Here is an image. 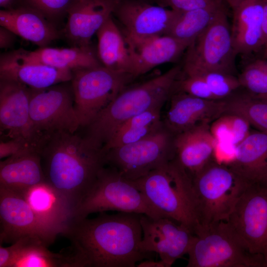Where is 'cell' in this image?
<instances>
[{
    "label": "cell",
    "mask_w": 267,
    "mask_h": 267,
    "mask_svg": "<svg viewBox=\"0 0 267 267\" xmlns=\"http://www.w3.org/2000/svg\"><path fill=\"white\" fill-rule=\"evenodd\" d=\"M181 72L182 65H177L141 83L127 86L84 128V135L93 146L103 149L124 122L147 110L163 106L174 91Z\"/></svg>",
    "instance_id": "obj_3"
},
{
    "label": "cell",
    "mask_w": 267,
    "mask_h": 267,
    "mask_svg": "<svg viewBox=\"0 0 267 267\" xmlns=\"http://www.w3.org/2000/svg\"><path fill=\"white\" fill-rule=\"evenodd\" d=\"M170 98V107L163 123L174 135L199 123H210L225 112L224 99H204L182 91H174Z\"/></svg>",
    "instance_id": "obj_19"
},
{
    "label": "cell",
    "mask_w": 267,
    "mask_h": 267,
    "mask_svg": "<svg viewBox=\"0 0 267 267\" xmlns=\"http://www.w3.org/2000/svg\"><path fill=\"white\" fill-rule=\"evenodd\" d=\"M108 211L144 214L152 218L166 217L151 204L133 180L109 166L99 171L91 188L76 208L73 220Z\"/></svg>",
    "instance_id": "obj_6"
},
{
    "label": "cell",
    "mask_w": 267,
    "mask_h": 267,
    "mask_svg": "<svg viewBox=\"0 0 267 267\" xmlns=\"http://www.w3.org/2000/svg\"><path fill=\"white\" fill-rule=\"evenodd\" d=\"M114 0H73L63 37L71 46L92 47L91 38L112 15Z\"/></svg>",
    "instance_id": "obj_18"
},
{
    "label": "cell",
    "mask_w": 267,
    "mask_h": 267,
    "mask_svg": "<svg viewBox=\"0 0 267 267\" xmlns=\"http://www.w3.org/2000/svg\"><path fill=\"white\" fill-rule=\"evenodd\" d=\"M139 0L147 1V0Z\"/></svg>",
    "instance_id": "obj_51"
},
{
    "label": "cell",
    "mask_w": 267,
    "mask_h": 267,
    "mask_svg": "<svg viewBox=\"0 0 267 267\" xmlns=\"http://www.w3.org/2000/svg\"><path fill=\"white\" fill-rule=\"evenodd\" d=\"M29 91L30 116L38 132L43 135L77 132L80 125L70 81L43 89L29 88Z\"/></svg>",
    "instance_id": "obj_12"
},
{
    "label": "cell",
    "mask_w": 267,
    "mask_h": 267,
    "mask_svg": "<svg viewBox=\"0 0 267 267\" xmlns=\"http://www.w3.org/2000/svg\"><path fill=\"white\" fill-rule=\"evenodd\" d=\"M197 203L198 228L225 221L243 192L252 182L213 160L192 177Z\"/></svg>",
    "instance_id": "obj_5"
},
{
    "label": "cell",
    "mask_w": 267,
    "mask_h": 267,
    "mask_svg": "<svg viewBox=\"0 0 267 267\" xmlns=\"http://www.w3.org/2000/svg\"><path fill=\"white\" fill-rule=\"evenodd\" d=\"M241 88L252 96L267 97V59L257 58L249 60L238 76Z\"/></svg>",
    "instance_id": "obj_33"
},
{
    "label": "cell",
    "mask_w": 267,
    "mask_h": 267,
    "mask_svg": "<svg viewBox=\"0 0 267 267\" xmlns=\"http://www.w3.org/2000/svg\"><path fill=\"white\" fill-rule=\"evenodd\" d=\"M142 229L141 249L158 254L167 267L187 254L195 234L187 226L167 217L152 218L140 214Z\"/></svg>",
    "instance_id": "obj_15"
},
{
    "label": "cell",
    "mask_w": 267,
    "mask_h": 267,
    "mask_svg": "<svg viewBox=\"0 0 267 267\" xmlns=\"http://www.w3.org/2000/svg\"><path fill=\"white\" fill-rule=\"evenodd\" d=\"M210 127L202 122L174 136L176 158L192 177L213 160L216 140Z\"/></svg>",
    "instance_id": "obj_24"
},
{
    "label": "cell",
    "mask_w": 267,
    "mask_h": 267,
    "mask_svg": "<svg viewBox=\"0 0 267 267\" xmlns=\"http://www.w3.org/2000/svg\"><path fill=\"white\" fill-rule=\"evenodd\" d=\"M174 91L184 92L204 99L218 100L201 78L196 75H185L182 72L176 82Z\"/></svg>",
    "instance_id": "obj_36"
},
{
    "label": "cell",
    "mask_w": 267,
    "mask_h": 267,
    "mask_svg": "<svg viewBox=\"0 0 267 267\" xmlns=\"http://www.w3.org/2000/svg\"><path fill=\"white\" fill-rule=\"evenodd\" d=\"M263 28L264 38V53L267 51V0H263Z\"/></svg>",
    "instance_id": "obj_45"
},
{
    "label": "cell",
    "mask_w": 267,
    "mask_h": 267,
    "mask_svg": "<svg viewBox=\"0 0 267 267\" xmlns=\"http://www.w3.org/2000/svg\"><path fill=\"white\" fill-rule=\"evenodd\" d=\"M25 5L24 0H0V6L4 10H13Z\"/></svg>",
    "instance_id": "obj_44"
},
{
    "label": "cell",
    "mask_w": 267,
    "mask_h": 267,
    "mask_svg": "<svg viewBox=\"0 0 267 267\" xmlns=\"http://www.w3.org/2000/svg\"><path fill=\"white\" fill-rule=\"evenodd\" d=\"M25 5L36 10L57 26L67 15L73 0H24Z\"/></svg>",
    "instance_id": "obj_35"
},
{
    "label": "cell",
    "mask_w": 267,
    "mask_h": 267,
    "mask_svg": "<svg viewBox=\"0 0 267 267\" xmlns=\"http://www.w3.org/2000/svg\"><path fill=\"white\" fill-rule=\"evenodd\" d=\"M263 57L267 59V51L264 53Z\"/></svg>",
    "instance_id": "obj_50"
},
{
    "label": "cell",
    "mask_w": 267,
    "mask_h": 267,
    "mask_svg": "<svg viewBox=\"0 0 267 267\" xmlns=\"http://www.w3.org/2000/svg\"><path fill=\"white\" fill-rule=\"evenodd\" d=\"M210 132L216 140L232 142V134L228 115L218 117L210 127Z\"/></svg>",
    "instance_id": "obj_41"
},
{
    "label": "cell",
    "mask_w": 267,
    "mask_h": 267,
    "mask_svg": "<svg viewBox=\"0 0 267 267\" xmlns=\"http://www.w3.org/2000/svg\"><path fill=\"white\" fill-rule=\"evenodd\" d=\"M230 124L232 134V142L238 145L250 133L251 124L243 117L234 114H227Z\"/></svg>",
    "instance_id": "obj_40"
},
{
    "label": "cell",
    "mask_w": 267,
    "mask_h": 267,
    "mask_svg": "<svg viewBox=\"0 0 267 267\" xmlns=\"http://www.w3.org/2000/svg\"><path fill=\"white\" fill-rule=\"evenodd\" d=\"M150 3L180 12L203 8L221 0H147Z\"/></svg>",
    "instance_id": "obj_38"
},
{
    "label": "cell",
    "mask_w": 267,
    "mask_h": 267,
    "mask_svg": "<svg viewBox=\"0 0 267 267\" xmlns=\"http://www.w3.org/2000/svg\"><path fill=\"white\" fill-rule=\"evenodd\" d=\"M226 5L224 1L221 0L207 7L181 12L165 35L190 45Z\"/></svg>",
    "instance_id": "obj_30"
},
{
    "label": "cell",
    "mask_w": 267,
    "mask_h": 267,
    "mask_svg": "<svg viewBox=\"0 0 267 267\" xmlns=\"http://www.w3.org/2000/svg\"><path fill=\"white\" fill-rule=\"evenodd\" d=\"M224 100V114L241 116L259 131L267 133V98L255 97L245 92L234 93Z\"/></svg>",
    "instance_id": "obj_31"
},
{
    "label": "cell",
    "mask_w": 267,
    "mask_h": 267,
    "mask_svg": "<svg viewBox=\"0 0 267 267\" xmlns=\"http://www.w3.org/2000/svg\"><path fill=\"white\" fill-rule=\"evenodd\" d=\"M267 98V97H266V98Z\"/></svg>",
    "instance_id": "obj_52"
},
{
    "label": "cell",
    "mask_w": 267,
    "mask_h": 267,
    "mask_svg": "<svg viewBox=\"0 0 267 267\" xmlns=\"http://www.w3.org/2000/svg\"><path fill=\"white\" fill-rule=\"evenodd\" d=\"M28 149L34 150L16 140H1L0 143V158H7Z\"/></svg>",
    "instance_id": "obj_42"
},
{
    "label": "cell",
    "mask_w": 267,
    "mask_h": 267,
    "mask_svg": "<svg viewBox=\"0 0 267 267\" xmlns=\"http://www.w3.org/2000/svg\"><path fill=\"white\" fill-rule=\"evenodd\" d=\"M163 106L140 113L122 124L115 131L103 150L135 142L158 131L164 125L161 119Z\"/></svg>",
    "instance_id": "obj_29"
},
{
    "label": "cell",
    "mask_w": 267,
    "mask_h": 267,
    "mask_svg": "<svg viewBox=\"0 0 267 267\" xmlns=\"http://www.w3.org/2000/svg\"><path fill=\"white\" fill-rule=\"evenodd\" d=\"M97 55L102 65L133 75V64L122 31L111 15L97 32Z\"/></svg>",
    "instance_id": "obj_26"
},
{
    "label": "cell",
    "mask_w": 267,
    "mask_h": 267,
    "mask_svg": "<svg viewBox=\"0 0 267 267\" xmlns=\"http://www.w3.org/2000/svg\"><path fill=\"white\" fill-rule=\"evenodd\" d=\"M49 228L63 235L74 220L69 202L46 181L28 189L22 196Z\"/></svg>",
    "instance_id": "obj_23"
},
{
    "label": "cell",
    "mask_w": 267,
    "mask_h": 267,
    "mask_svg": "<svg viewBox=\"0 0 267 267\" xmlns=\"http://www.w3.org/2000/svg\"><path fill=\"white\" fill-rule=\"evenodd\" d=\"M0 133L2 140H16L40 152L44 135L36 130L32 121L28 87L0 80Z\"/></svg>",
    "instance_id": "obj_13"
},
{
    "label": "cell",
    "mask_w": 267,
    "mask_h": 267,
    "mask_svg": "<svg viewBox=\"0 0 267 267\" xmlns=\"http://www.w3.org/2000/svg\"><path fill=\"white\" fill-rule=\"evenodd\" d=\"M0 242L12 243L32 237L47 246L58 234L45 225L21 195L0 187Z\"/></svg>",
    "instance_id": "obj_14"
},
{
    "label": "cell",
    "mask_w": 267,
    "mask_h": 267,
    "mask_svg": "<svg viewBox=\"0 0 267 267\" xmlns=\"http://www.w3.org/2000/svg\"><path fill=\"white\" fill-rule=\"evenodd\" d=\"M72 71L56 68L31 59L20 48L0 55V80L15 81L40 89L71 81Z\"/></svg>",
    "instance_id": "obj_17"
},
{
    "label": "cell",
    "mask_w": 267,
    "mask_h": 267,
    "mask_svg": "<svg viewBox=\"0 0 267 267\" xmlns=\"http://www.w3.org/2000/svg\"><path fill=\"white\" fill-rule=\"evenodd\" d=\"M0 25L39 47L63 38L62 31L36 10L26 5L0 10Z\"/></svg>",
    "instance_id": "obj_22"
},
{
    "label": "cell",
    "mask_w": 267,
    "mask_h": 267,
    "mask_svg": "<svg viewBox=\"0 0 267 267\" xmlns=\"http://www.w3.org/2000/svg\"><path fill=\"white\" fill-rule=\"evenodd\" d=\"M37 242H43L37 238L26 237L18 240L8 247H4L0 245V267H12L14 261L26 248Z\"/></svg>",
    "instance_id": "obj_37"
},
{
    "label": "cell",
    "mask_w": 267,
    "mask_h": 267,
    "mask_svg": "<svg viewBox=\"0 0 267 267\" xmlns=\"http://www.w3.org/2000/svg\"><path fill=\"white\" fill-rule=\"evenodd\" d=\"M232 13L231 34L237 54L248 59L255 53L263 52V0H246Z\"/></svg>",
    "instance_id": "obj_21"
},
{
    "label": "cell",
    "mask_w": 267,
    "mask_h": 267,
    "mask_svg": "<svg viewBox=\"0 0 267 267\" xmlns=\"http://www.w3.org/2000/svg\"><path fill=\"white\" fill-rule=\"evenodd\" d=\"M194 233L187 267H266L264 257L247 251L223 221Z\"/></svg>",
    "instance_id": "obj_8"
},
{
    "label": "cell",
    "mask_w": 267,
    "mask_h": 267,
    "mask_svg": "<svg viewBox=\"0 0 267 267\" xmlns=\"http://www.w3.org/2000/svg\"><path fill=\"white\" fill-rule=\"evenodd\" d=\"M124 37L133 62V75L135 78L158 65L176 62L190 45L168 35L143 39Z\"/></svg>",
    "instance_id": "obj_20"
},
{
    "label": "cell",
    "mask_w": 267,
    "mask_h": 267,
    "mask_svg": "<svg viewBox=\"0 0 267 267\" xmlns=\"http://www.w3.org/2000/svg\"><path fill=\"white\" fill-rule=\"evenodd\" d=\"M42 242L28 246L12 267H72L69 255L51 252Z\"/></svg>",
    "instance_id": "obj_32"
},
{
    "label": "cell",
    "mask_w": 267,
    "mask_h": 267,
    "mask_svg": "<svg viewBox=\"0 0 267 267\" xmlns=\"http://www.w3.org/2000/svg\"><path fill=\"white\" fill-rule=\"evenodd\" d=\"M40 154L46 181L75 212L106 165L105 152L77 132L57 131L44 135Z\"/></svg>",
    "instance_id": "obj_2"
},
{
    "label": "cell",
    "mask_w": 267,
    "mask_h": 267,
    "mask_svg": "<svg viewBox=\"0 0 267 267\" xmlns=\"http://www.w3.org/2000/svg\"><path fill=\"white\" fill-rule=\"evenodd\" d=\"M137 265V267H167L166 264L162 260L154 261L149 259L142 261Z\"/></svg>",
    "instance_id": "obj_46"
},
{
    "label": "cell",
    "mask_w": 267,
    "mask_h": 267,
    "mask_svg": "<svg viewBox=\"0 0 267 267\" xmlns=\"http://www.w3.org/2000/svg\"><path fill=\"white\" fill-rule=\"evenodd\" d=\"M29 58L51 67L71 71L102 65L92 47H39L28 51Z\"/></svg>",
    "instance_id": "obj_28"
},
{
    "label": "cell",
    "mask_w": 267,
    "mask_h": 267,
    "mask_svg": "<svg viewBox=\"0 0 267 267\" xmlns=\"http://www.w3.org/2000/svg\"><path fill=\"white\" fill-rule=\"evenodd\" d=\"M249 253L264 255L267 250V184L251 182L223 221Z\"/></svg>",
    "instance_id": "obj_10"
},
{
    "label": "cell",
    "mask_w": 267,
    "mask_h": 267,
    "mask_svg": "<svg viewBox=\"0 0 267 267\" xmlns=\"http://www.w3.org/2000/svg\"><path fill=\"white\" fill-rule=\"evenodd\" d=\"M17 36L10 30L0 26V48L5 50L11 48L16 42Z\"/></svg>",
    "instance_id": "obj_43"
},
{
    "label": "cell",
    "mask_w": 267,
    "mask_h": 267,
    "mask_svg": "<svg viewBox=\"0 0 267 267\" xmlns=\"http://www.w3.org/2000/svg\"><path fill=\"white\" fill-rule=\"evenodd\" d=\"M140 214L119 212L73 220L63 235L71 244L72 267H134L151 253L140 248Z\"/></svg>",
    "instance_id": "obj_1"
},
{
    "label": "cell",
    "mask_w": 267,
    "mask_h": 267,
    "mask_svg": "<svg viewBox=\"0 0 267 267\" xmlns=\"http://www.w3.org/2000/svg\"><path fill=\"white\" fill-rule=\"evenodd\" d=\"M180 12L139 0H114L112 15L126 36L143 39L165 35Z\"/></svg>",
    "instance_id": "obj_16"
},
{
    "label": "cell",
    "mask_w": 267,
    "mask_h": 267,
    "mask_svg": "<svg viewBox=\"0 0 267 267\" xmlns=\"http://www.w3.org/2000/svg\"><path fill=\"white\" fill-rule=\"evenodd\" d=\"M237 145L228 141L216 140L213 153V160L217 164L230 166L235 160Z\"/></svg>",
    "instance_id": "obj_39"
},
{
    "label": "cell",
    "mask_w": 267,
    "mask_h": 267,
    "mask_svg": "<svg viewBox=\"0 0 267 267\" xmlns=\"http://www.w3.org/2000/svg\"><path fill=\"white\" fill-rule=\"evenodd\" d=\"M135 77L101 65L72 71L74 107L80 128H85Z\"/></svg>",
    "instance_id": "obj_7"
},
{
    "label": "cell",
    "mask_w": 267,
    "mask_h": 267,
    "mask_svg": "<svg viewBox=\"0 0 267 267\" xmlns=\"http://www.w3.org/2000/svg\"><path fill=\"white\" fill-rule=\"evenodd\" d=\"M264 258H265V262H266V267H267V251H266L265 255H264Z\"/></svg>",
    "instance_id": "obj_49"
},
{
    "label": "cell",
    "mask_w": 267,
    "mask_h": 267,
    "mask_svg": "<svg viewBox=\"0 0 267 267\" xmlns=\"http://www.w3.org/2000/svg\"><path fill=\"white\" fill-rule=\"evenodd\" d=\"M46 181L40 153L28 149L0 162V187L21 196L31 187Z\"/></svg>",
    "instance_id": "obj_25"
},
{
    "label": "cell",
    "mask_w": 267,
    "mask_h": 267,
    "mask_svg": "<svg viewBox=\"0 0 267 267\" xmlns=\"http://www.w3.org/2000/svg\"><path fill=\"white\" fill-rule=\"evenodd\" d=\"M182 73L201 78L218 100L229 97L241 88L238 77L235 75L200 69H182Z\"/></svg>",
    "instance_id": "obj_34"
},
{
    "label": "cell",
    "mask_w": 267,
    "mask_h": 267,
    "mask_svg": "<svg viewBox=\"0 0 267 267\" xmlns=\"http://www.w3.org/2000/svg\"><path fill=\"white\" fill-rule=\"evenodd\" d=\"M232 11L237 8L242 3L246 0H223Z\"/></svg>",
    "instance_id": "obj_47"
},
{
    "label": "cell",
    "mask_w": 267,
    "mask_h": 267,
    "mask_svg": "<svg viewBox=\"0 0 267 267\" xmlns=\"http://www.w3.org/2000/svg\"><path fill=\"white\" fill-rule=\"evenodd\" d=\"M227 5L188 47L182 68L200 69L235 75L238 55L233 45Z\"/></svg>",
    "instance_id": "obj_11"
},
{
    "label": "cell",
    "mask_w": 267,
    "mask_h": 267,
    "mask_svg": "<svg viewBox=\"0 0 267 267\" xmlns=\"http://www.w3.org/2000/svg\"><path fill=\"white\" fill-rule=\"evenodd\" d=\"M260 181H262L267 184V173L263 177Z\"/></svg>",
    "instance_id": "obj_48"
},
{
    "label": "cell",
    "mask_w": 267,
    "mask_h": 267,
    "mask_svg": "<svg viewBox=\"0 0 267 267\" xmlns=\"http://www.w3.org/2000/svg\"><path fill=\"white\" fill-rule=\"evenodd\" d=\"M133 181L151 204L166 217L184 225L194 233L198 218L192 177L176 157Z\"/></svg>",
    "instance_id": "obj_4"
},
{
    "label": "cell",
    "mask_w": 267,
    "mask_h": 267,
    "mask_svg": "<svg viewBox=\"0 0 267 267\" xmlns=\"http://www.w3.org/2000/svg\"><path fill=\"white\" fill-rule=\"evenodd\" d=\"M237 149L236 158L228 167L250 182L260 181L267 173V133L251 132Z\"/></svg>",
    "instance_id": "obj_27"
},
{
    "label": "cell",
    "mask_w": 267,
    "mask_h": 267,
    "mask_svg": "<svg viewBox=\"0 0 267 267\" xmlns=\"http://www.w3.org/2000/svg\"><path fill=\"white\" fill-rule=\"evenodd\" d=\"M174 136L164 126L143 139L109 149L106 165L128 179H139L176 157Z\"/></svg>",
    "instance_id": "obj_9"
}]
</instances>
